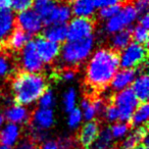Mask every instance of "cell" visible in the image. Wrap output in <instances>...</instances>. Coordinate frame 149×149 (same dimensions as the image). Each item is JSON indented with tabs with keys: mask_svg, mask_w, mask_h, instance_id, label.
Here are the masks:
<instances>
[{
	"mask_svg": "<svg viewBox=\"0 0 149 149\" xmlns=\"http://www.w3.org/2000/svg\"><path fill=\"white\" fill-rule=\"evenodd\" d=\"M120 68V54L111 48L96 50L86 66L85 84L90 92H101Z\"/></svg>",
	"mask_w": 149,
	"mask_h": 149,
	"instance_id": "6da1fadb",
	"label": "cell"
},
{
	"mask_svg": "<svg viewBox=\"0 0 149 149\" xmlns=\"http://www.w3.org/2000/svg\"><path fill=\"white\" fill-rule=\"evenodd\" d=\"M48 83L44 76L21 72L13 80L15 101L19 105H28L37 101L47 90Z\"/></svg>",
	"mask_w": 149,
	"mask_h": 149,
	"instance_id": "7a4b0ae2",
	"label": "cell"
},
{
	"mask_svg": "<svg viewBox=\"0 0 149 149\" xmlns=\"http://www.w3.org/2000/svg\"><path fill=\"white\" fill-rule=\"evenodd\" d=\"M93 44V37L76 41H68L64 43L62 48H60L59 54L61 61L66 65L65 68H74L80 63L85 61L91 53Z\"/></svg>",
	"mask_w": 149,
	"mask_h": 149,
	"instance_id": "3957f363",
	"label": "cell"
},
{
	"mask_svg": "<svg viewBox=\"0 0 149 149\" xmlns=\"http://www.w3.org/2000/svg\"><path fill=\"white\" fill-rule=\"evenodd\" d=\"M110 103H112L118 108V112H120V122L128 123L131 120L135 109L140 104V102L138 101L132 89L127 88L112 96L110 99Z\"/></svg>",
	"mask_w": 149,
	"mask_h": 149,
	"instance_id": "277c9868",
	"label": "cell"
},
{
	"mask_svg": "<svg viewBox=\"0 0 149 149\" xmlns=\"http://www.w3.org/2000/svg\"><path fill=\"white\" fill-rule=\"evenodd\" d=\"M148 50L146 46H143L136 42L130 43L120 56V65L123 70H136L139 66L146 63Z\"/></svg>",
	"mask_w": 149,
	"mask_h": 149,
	"instance_id": "5b68a950",
	"label": "cell"
},
{
	"mask_svg": "<svg viewBox=\"0 0 149 149\" xmlns=\"http://www.w3.org/2000/svg\"><path fill=\"white\" fill-rule=\"evenodd\" d=\"M66 27L68 40L76 41L91 37L95 30V21L91 17H76Z\"/></svg>",
	"mask_w": 149,
	"mask_h": 149,
	"instance_id": "8992f818",
	"label": "cell"
},
{
	"mask_svg": "<svg viewBox=\"0 0 149 149\" xmlns=\"http://www.w3.org/2000/svg\"><path fill=\"white\" fill-rule=\"evenodd\" d=\"M19 62L23 72L30 74H38L43 68V62L36 51L34 41H29L21 50Z\"/></svg>",
	"mask_w": 149,
	"mask_h": 149,
	"instance_id": "52a82bcc",
	"label": "cell"
},
{
	"mask_svg": "<svg viewBox=\"0 0 149 149\" xmlns=\"http://www.w3.org/2000/svg\"><path fill=\"white\" fill-rule=\"evenodd\" d=\"M137 11L135 10L133 4H127L116 15L108 19L106 23L105 30L107 33L114 34L116 32H120L124 29H127L133 22L136 19Z\"/></svg>",
	"mask_w": 149,
	"mask_h": 149,
	"instance_id": "ba28073f",
	"label": "cell"
},
{
	"mask_svg": "<svg viewBox=\"0 0 149 149\" xmlns=\"http://www.w3.org/2000/svg\"><path fill=\"white\" fill-rule=\"evenodd\" d=\"M15 24L19 29L30 36L38 34L43 27L42 19L35 11L31 9L19 13L17 19H15Z\"/></svg>",
	"mask_w": 149,
	"mask_h": 149,
	"instance_id": "9c48e42d",
	"label": "cell"
},
{
	"mask_svg": "<svg viewBox=\"0 0 149 149\" xmlns=\"http://www.w3.org/2000/svg\"><path fill=\"white\" fill-rule=\"evenodd\" d=\"M38 55L42 62L51 63L57 58L60 52V46L57 43H53L43 37H37L34 41Z\"/></svg>",
	"mask_w": 149,
	"mask_h": 149,
	"instance_id": "30bf717a",
	"label": "cell"
},
{
	"mask_svg": "<svg viewBox=\"0 0 149 149\" xmlns=\"http://www.w3.org/2000/svg\"><path fill=\"white\" fill-rule=\"evenodd\" d=\"M100 131L99 123L96 120L87 122L80 130L78 134L77 142L83 149H90L94 141L96 140Z\"/></svg>",
	"mask_w": 149,
	"mask_h": 149,
	"instance_id": "8fae6325",
	"label": "cell"
},
{
	"mask_svg": "<svg viewBox=\"0 0 149 149\" xmlns=\"http://www.w3.org/2000/svg\"><path fill=\"white\" fill-rule=\"evenodd\" d=\"M30 127L38 130L46 131L54 125V114L52 109L39 108L31 116L29 123Z\"/></svg>",
	"mask_w": 149,
	"mask_h": 149,
	"instance_id": "7c38bea8",
	"label": "cell"
},
{
	"mask_svg": "<svg viewBox=\"0 0 149 149\" xmlns=\"http://www.w3.org/2000/svg\"><path fill=\"white\" fill-rule=\"evenodd\" d=\"M136 74L137 70H120L116 72L110 82V88L116 92L127 89L136 79Z\"/></svg>",
	"mask_w": 149,
	"mask_h": 149,
	"instance_id": "4fadbf2b",
	"label": "cell"
},
{
	"mask_svg": "<svg viewBox=\"0 0 149 149\" xmlns=\"http://www.w3.org/2000/svg\"><path fill=\"white\" fill-rule=\"evenodd\" d=\"M68 3V2H61L59 4H56L48 19L44 22V24L47 26L62 25L70 21L72 17V9Z\"/></svg>",
	"mask_w": 149,
	"mask_h": 149,
	"instance_id": "5bb4252c",
	"label": "cell"
},
{
	"mask_svg": "<svg viewBox=\"0 0 149 149\" xmlns=\"http://www.w3.org/2000/svg\"><path fill=\"white\" fill-rule=\"evenodd\" d=\"M4 116L10 124L15 125H28L31 120L29 110L24 106L15 104L5 110Z\"/></svg>",
	"mask_w": 149,
	"mask_h": 149,
	"instance_id": "9a60e30c",
	"label": "cell"
},
{
	"mask_svg": "<svg viewBox=\"0 0 149 149\" xmlns=\"http://www.w3.org/2000/svg\"><path fill=\"white\" fill-rule=\"evenodd\" d=\"M147 125L136 128L132 133L128 135L126 138L116 147V149H134L136 146L143 142L145 137H147Z\"/></svg>",
	"mask_w": 149,
	"mask_h": 149,
	"instance_id": "2e32d148",
	"label": "cell"
},
{
	"mask_svg": "<svg viewBox=\"0 0 149 149\" xmlns=\"http://www.w3.org/2000/svg\"><path fill=\"white\" fill-rule=\"evenodd\" d=\"M21 137V129L17 125L8 124L0 130V145L13 147L17 143Z\"/></svg>",
	"mask_w": 149,
	"mask_h": 149,
	"instance_id": "e0dca14e",
	"label": "cell"
},
{
	"mask_svg": "<svg viewBox=\"0 0 149 149\" xmlns=\"http://www.w3.org/2000/svg\"><path fill=\"white\" fill-rule=\"evenodd\" d=\"M132 91L134 92L140 103L147 102L149 96V79L146 72H142L138 78L134 80Z\"/></svg>",
	"mask_w": 149,
	"mask_h": 149,
	"instance_id": "ac0fdd59",
	"label": "cell"
},
{
	"mask_svg": "<svg viewBox=\"0 0 149 149\" xmlns=\"http://www.w3.org/2000/svg\"><path fill=\"white\" fill-rule=\"evenodd\" d=\"M30 39H31V36L17 27L11 32V34L5 40L4 43H6L7 47L11 51H19L25 47V45L30 41Z\"/></svg>",
	"mask_w": 149,
	"mask_h": 149,
	"instance_id": "d6986e66",
	"label": "cell"
},
{
	"mask_svg": "<svg viewBox=\"0 0 149 149\" xmlns=\"http://www.w3.org/2000/svg\"><path fill=\"white\" fill-rule=\"evenodd\" d=\"M96 8L95 0H74L70 7L72 13L77 17H90Z\"/></svg>",
	"mask_w": 149,
	"mask_h": 149,
	"instance_id": "ffe728a7",
	"label": "cell"
},
{
	"mask_svg": "<svg viewBox=\"0 0 149 149\" xmlns=\"http://www.w3.org/2000/svg\"><path fill=\"white\" fill-rule=\"evenodd\" d=\"M68 36V27L65 24L62 25H50L44 30L43 36L46 40L53 43L59 44L60 42H63Z\"/></svg>",
	"mask_w": 149,
	"mask_h": 149,
	"instance_id": "44dd1931",
	"label": "cell"
},
{
	"mask_svg": "<svg viewBox=\"0 0 149 149\" xmlns=\"http://www.w3.org/2000/svg\"><path fill=\"white\" fill-rule=\"evenodd\" d=\"M15 26L13 13L9 10H0V43L5 42Z\"/></svg>",
	"mask_w": 149,
	"mask_h": 149,
	"instance_id": "7402d4cb",
	"label": "cell"
},
{
	"mask_svg": "<svg viewBox=\"0 0 149 149\" xmlns=\"http://www.w3.org/2000/svg\"><path fill=\"white\" fill-rule=\"evenodd\" d=\"M132 29H124L120 32H116L110 39V48L114 51L120 52V50H124L132 40Z\"/></svg>",
	"mask_w": 149,
	"mask_h": 149,
	"instance_id": "603a6c76",
	"label": "cell"
},
{
	"mask_svg": "<svg viewBox=\"0 0 149 149\" xmlns=\"http://www.w3.org/2000/svg\"><path fill=\"white\" fill-rule=\"evenodd\" d=\"M57 4L56 0H34L33 5L35 13L40 17L42 22H45Z\"/></svg>",
	"mask_w": 149,
	"mask_h": 149,
	"instance_id": "cb8c5ba5",
	"label": "cell"
},
{
	"mask_svg": "<svg viewBox=\"0 0 149 149\" xmlns=\"http://www.w3.org/2000/svg\"><path fill=\"white\" fill-rule=\"evenodd\" d=\"M149 114V106L147 102L140 103L137 108L135 109L132 118H131V126L134 128H139L147 125V120H148Z\"/></svg>",
	"mask_w": 149,
	"mask_h": 149,
	"instance_id": "d4e9b609",
	"label": "cell"
},
{
	"mask_svg": "<svg viewBox=\"0 0 149 149\" xmlns=\"http://www.w3.org/2000/svg\"><path fill=\"white\" fill-rule=\"evenodd\" d=\"M112 135L109 127H104L99 131L96 140L92 144L90 149H111L112 147Z\"/></svg>",
	"mask_w": 149,
	"mask_h": 149,
	"instance_id": "484cf974",
	"label": "cell"
},
{
	"mask_svg": "<svg viewBox=\"0 0 149 149\" xmlns=\"http://www.w3.org/2000/svg\"><path fill=\"white\" fill-rule=\"evenodd\" d=\"M13 70V61L6 52L0 51V80L9 77Z\"/></svg>",
	"mask_w": 149,
	"mask_h": 149,
	"instance_id": "4316f807",
	"label": "cell"
},
{
	"mask_svg": "<svg viewBox=\"0 0 149 149\" xmlns=\"http://www.w3.org/2000/svg\"><path fill=\"white\" fill-rule=\"evenodd\" d=\"M132 38H134L136 43L141 44L143 46H146L148 43V30L143 28L142 26L137 25L132 30Z\"/></svg>",
	"mask_w": 149,
	"mask_h": 149,
	"instance_id": "83f0119b",
	"label": "cell"
},
{
	"mask_svg": "<svg viewBox=\"0 0 149 149\" xmlns=\"http://www.w3.org/2000/svg\"><path fill=\"white\" fill-rule=\"evenodd\" d=\"M82 109L84 110V118L87 122H91L94 120V118L96 116V111L95 107L93 105L92 102V98L90 97H85L82 101Z\"/></svg>",
	"mask_w": 149,
	"mask_h": 149,
	"instance_id": "f1b7e54d",
	"label": "cell"
},
{
	"mask_svg": "<svg viewBox=\"0 0 149 149\" xmlns=\"http://www.w3.org/2000/svg\"><path fill=\"white\" fill-rule=\"evenodd\" d=\"M58 149H77V139L72 136H62L56 142Z\"/></svg>",
	"mask_w": 149,
	"mask_h": 149,
	"instance_id": "f546056e",
	"label": "cell"
},
{
	"mask_svg": "<svg viewBox=\"0 0 149 149\" xmlns=\"http://www.w3.org/2000/svg\"><path fill=\"white\" fill-rule=\"evenodd\" d=\"M130 130V126L126 123H116L110 127L112 138H123L127 135V133Z\"/></svg>",
	"mask_w": 149,
	"mask_h": 149,
	"instance_id": "4dcf8cb0",
	"label": "cell"
},
{
	"mask_svg": "<svg viewBox=\"0 0 149 149\" xmlns=\"http://www.w3.org/2000/svg\"><path fill=\"white\" fill-rule=\"evenodd\" d=\"M122 9V4L111 5V6L102 7L99 10V17L102 19H109L116 15Z\"/></svg>",
	"mask_w": 149,
	"mask_h": 149,
	"instance_id": "1f68e13d",
	"label": "cell"
},
{
	"mask_svg": "<svg viewBox=\"0 0 149 149\" xmlns=\"http://www.w3.org/2000/svg\"><path fill=\"white\" fill-rule=\"evenodd\" d=\"M55 103V98H54L53 92L51 90H46L43 95L39 98V105L41 108H50Z\"/></svg>",
	"mask_w": 149,
	"mask_h": 149,
	"instance_id": "d6a6232c",
	"label": "cell"
},
{
	"mask_svg": "<svg viewBox=\"0 0 149 149\" xmlns=\"http://www.w3.org/2000/svg\"><path fill=\"white\" fill-rule=\"evenodd\" d=\"M34 0H10V6L17 13H23L33 5Z\"/></svg>",
	"mask_w": 149,
	"mask_h": 149,
	"instance_id": "836d02e7",
	"label": "cell"
},
{
	"mask_svg": "<svg viewBox=\"0 0 149 149\" xmlns=\"http://www.w3.org/2000/svg\"><path fill=\"white\" fill-rule=\"evenodd\" d=\"M63 103L66 111L70 112L74 108V105H76V92L72 88L66 91L65 95H64Z\"/></svg>",
	"mask_w": 149,
	"mask_h": 149,
	"instance_id": "e575fe53",
	"label": "cell"
},
{
	"mask_svg": "<svg viewBox=\"0 0 149 149\" xmlns=\"http://www.w3.org/2000/svg\"><path fill=\"white\" fill-rule=\"evenodd\" d=\"M103 118H105L107 122H116L120 120V112H118V108L113 105L112 103H109L106 106L105 110H104Z\"/></svg>",
	"mask_w": 149,
	"mask_h": 149,
	"instance_id": "d590c367",
	"label": "cell"
},
{
	"mask_svg": "<svg viewBox=\"0 0 149 149\" xmlns=\"http://www.w3.org/2000/svg\"><path fill=\"white\" fill-rule=\"evenodd\" d=\"M82 120V112L79 108H74L72 111L70 112V116H68V127L70 129H77L78 126L80 125Z\"/></svg>",
	"mask_w": 149,
	"mask_h": 149,
	"instance_id": "8d00e7d4",
	"label": "cell"
},
{
	"mask_svg": "<svg viewBox=\"0 0 149 149\" xmlns=\"http://www.w3.org/2000/svg\"><path fill=\"white\" fill-rule=\"evenodd\" d=\"M39 145L33 141L29 136H25L23 139H21L19 144L17 145V149H38Z\"/></svg>",
	"mask_w": 149,
	"mask_h": 149,
	"instance_id": "74e56055",
	"label": "cell"
},
{
	"mask_svg": "<svg viewBox=\"0 0 149 149\" xmlns=\"http://www.w3.org/2000/svg\"><path fill=\"white\" fill-rule=\"evenodd\" d=\"M134 1V8L137 11V13L140 15H145L147 13V9H148V0H133Z\"/></svg>",
	"mask_w": 149,
	"mask_h": 149,
	"instance_id": "f35d334b",
	"label": "cell"
},
{
	"mask_svg": "<svg viewBox=\"0 0 149 149\" xmlns=\"http://www.w3.org/2000/svg\"><path fill=\"white\" fill-rule=\"evenodd\" d=\"M123 1L125 0H95L96 7H106V6H111V5L116 4H122Z\"/></svg>",
	"mask_w": 149,
	"mask_h": 149,
	"instance_id": "ab89813d",
	"label": "cell"
},
{
	"mask_svg": "<svg viewBox=\"0 0 149 149\" xmlns=\"http://www.w3.org/2000/svg\"><path fill=\"white\" fill-rule=\"evenodd\" d=\"M38 149H58V148H57V144H56V141L48 140L45 141Z\"/></svg>",
	"mask_w": 149,
	"mask_h": 149,
	"instance_id": "60d3db41",
	"label": "cell"
},
{
	"mask_svg": "<svg viewBox=\"0 0 149 149\" xmlns=\"http://www.w3.org/2000/svg\"><path fill=\"white\" fill-rule=\"evenodd\" d=\"M139 25L142 26L143 28H145V29L148 30V28H149V17H148V15H147V13L141 15L140 23H139Z\"/></svg>",
	"mask_w": 149,
	"mask_h": 149,
	"instance_id": "b9f144b4",
	"label": "cell"
},
{
	"mask_svg": "<svg viewBox=\"0 0 149 149\" xmlns=\"http://www.w3.org/2000/svg\"><path fill=\"white\" fill-rule=\"evenodd\" d=\"M10 7V0H0V10H8Z\"/></svg>",
	"mask_w": 149,
	"mask_h": 149,
	"instance_id": "7bdbcfd3",
	"label": "cell"
},
{
	"mask_svg": "<svg viewBox=\"0 0 149 149\" xmlns=\"http://www.w3.org/2000/svg\"><path fill=\"white\" fill-rule=\"evenodd\" d=\"M134 149H148V147L145 146V145H143V144H139L138 146H136Z\"/></svg>",
	"mask_w": 149,
	"mask_h": 149,
	"instance_id": "ee69618b",
	"label": "cell"
},
{
	"mask_svg": "<svg viewBox=\"0 0 149 149\" xmlns=\"http://www.w3.org/2000/svg\"><path fill=\"white\" fill-rule=\"evenodd\" d=\"M3 123H4V116L2 114H0V130H1V127H2Z\"/></svg>",
	"mask_w": 149,
	"mask_h": 149,
	"instance_id": "f6af8a7d",
	"label": "cell"
},
{
	"mask_svg": "<svg viewBox=\"0 0 149 149\" xmlns=\"http://www.w3.org/2000/svg\"><path fill=\"white\" fill-rule=\"evenodd\" d=\"M0 149H13L11 147H7V146H3V145H0Z\"/></svg>",
	"mask_w": 149,
	"mask_h": 149,
	"instance_id": "bcb514c9",
	"label": "cell"
},
{
	"mask_svg": "<svg viewBox=\"0 0 149 149\" xmlns=\"http://www.w3.org/2000/svg\"><path fill=\"white\" fill-rule=\"evenodd\" d=\"M56 1H58V0H56ZM68 0H62V2H68Z\"/></svg>",
	"mask_w": 149,
	"mask_h": 149,
	"instance_id": "7dc6e473",
	"label": "cell"
},
{
	"mask_svg": "<svg viewBox=\"0 0 149 149\" xmlns=\"http://www.w3.org/2000/svg\"><path fill=\"white\" fill-rule=\"evenodd\" d=\"M2 43H0V51H1V49H2V45H1Z\"/></svg>",
	"mask_w": 149,
	"mask_h": 149,
	"instance_id": "c3c4849f",
	"label": "cell"
},
{
	"mask_svg": "<svg viewBox=\"0 0 149 149\" xmlns=\"http://www.w3.org/2000/svg\"><path fill=\"white\" fill-rule=\"evenodd\" d=\"M113 149H116V148H113Z\"/></svg>",
	"mask_w": 149,
	"mask_h": 149,
	"instance_id": "681fc988",
	"label": "cell"
}]
</instances>
